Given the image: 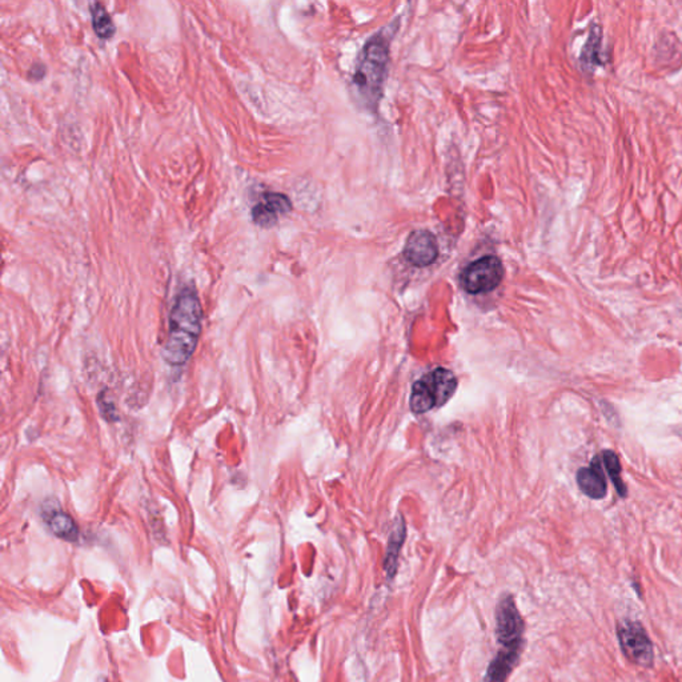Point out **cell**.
I'll use <instances>...</instances> for the list:
<instances>
[{"instance_id": "1", "label": "cell", "mask_w": 682, "mask_h": 682, "mask_svg": "<svg viewBox=\"0 0 682 682\" xmlns=\"http://www.w3.org/2000/svg\"><path fill=\"white\" fill-rule=\"evenodd\" d=\"M202 304L196 291L183 288L172 304L168 337L162 351L168 364L179 367L191 359L202 332Z\"/></svg>"}, {"instance_id": "2", "label": "cell", "mask_w": 682, "mask_h": 682, "mask_svg": "<svg viewBox=\"0 0 682 682\" xmlns=\"http://www.w3.org/2000/svg\"><path fill=\"white\" fill-rule=\"evenodd\" d=\"M389 63V41L384 34H376L369 39L359 55L352 78L360 102L376 111L382 100Z\"/></svg>"}, {"instance_id": "3", "label": "cell", "mask_w": 682, "mask_h": 682, "mask_svg": "<svg viewBox=\"0 0 682 682\" xmlns=\"http://www.w3.org/2000/svg\"><path fill=\"white\" fill-rule=\"evenodd\" d=\"M457 388V379L450 369L437 368L415 382L410 395V410L415 413L444 405Z\"/></svg>"}, {"instance_id": "4", "label": "cell", "mask_w": 682, "mask_h": 682, "mask_svg": "<svg viewBox=\"0 0 682 682\" xmlns=\"http://www.w3.org/2000/svg\"><path fill=\"white\" fill-rule=\"evenodd\" d=\"M496 637L500 652L521 655L524 645V620L516 601L506 594L496 608Z\"/></svg>"}, {"instance_id": "5", "label": "cell", "mask_w": 682, "mask_h": 682, "mask_svg": "<svg viewBox=\"0 0 682 682\" xmlns=\"http://www.w3.org/2000/svg\"><path fill=\"white\" fill-rule=\"evenodd\" d=\"M617 639L622 653L630 662L641 668L653 667V643L641 622L625 620L617 624Z\"/></svg>"}, {"instance_id": "6", "label": "cell", "mask_w": 682, "mask_h": 682, "mask_svg": "<svg viewBox=\"0 0 682 682\" xmlns=\"http://www.w3.org/2000/svg\"><path fill=\"white\" fill-rule=\"evenodd\" d=\"M504 279V267L497 256L488 255L471 263L461 273V284L468 293L491 292Z\"/></svg>"}, {"instance_id": "7", "label": "cell", "mask_w": 682, "mask_h": 682, "mask_svg": "<svg viewBox=\"0 0 682 682\" xmlns=\"http://www.w3.org/2000/svg\"><path fill=\"white\" fill-rule=\"evenodd\" d=\"M292 209V203L287 195L279 192L263 193L259 203L252 208V220L263 228H271L277 224L279 218L287 215Z\"/></svg>"}, {"instance_id": "8", "label": "cell", "mask_w": 682, "mask_h": 682, "mask_svg": "<svg viewBox=\"0 0 682 682\" xmlns=\"http://www.w3.org/2000/svg\"><path fill=\"white\" fill-rule=\"evenodd\" d=\"M404 256L415 267L433 264L438 256V243L435 235L426 230L413 231L405 242Z\"/></svg>"}, {"instance_id": "9", "label": "cell", "mask_w": 682, "mask_h": 682, "mask_svg": "<svg viewBox=\"0 0 682 682\" xmlns=\"http://www.w3.org/2000/svg\"><path fill=\"white\" fill-rule=\"evenodd\" d=\"M41 516L48 527V529L54 533L56 537L66 540V541H76L79 537V531L75 521L71 516L62 510L60 505L55 499H50L44 501L41 508Z\"/></svg>"}, {"instance_id": "10", "label": "cell", "mask_w": 682, "mask_h": 682, "mask_svg": "<svg viewBox=\"0 0 682 682\" xmlns=\"http://www.w3.org/2000/svg\"><path fill=\"white\" fill-rule=\"evenodd\" d=\"M577 484L580 489L587 494V497L601 500L606 496L608 485L605 476L601 471V457H594L592 464L587 468H581L577 472Z\"/></svg>"}, {"instance_id": "11", "label": "cell", "mask_w": 682, "mask_h": 682, "mask_svg": "<svg viewBox=\"0 0 682 682\" xmlns=\"http://www.w3.org/2000/svg\"><path fill=\"white\" fill-rule=\"evenodd\" d=\"M404 538H405V524H404V520L401 519V516H400V519H397L394 528H392V532L389 534L388 550H387V556H385V561H384V569L387 572L388 578H391V580L397 573V561H398V555H400L401 545L404 543Z\"/></svg>"}, {"instance_id": "12", "label": "cell", "mask_w": 682, "mask_h": 682, "mask_svg": "<svg viewBox=\"0 0 682 682\" xmlns=\"http://www.w3.org/2000/svg\"><path fill=\"white\" fill-rule=\"evenodd\" d=\"M520 655L506 652H497L487 669L485 682H506L513 669L519 664Z\"/></svg>"}, {"instance_id": "13", "label": "cell", "mask_w": 682, "mask_h": 682, "mask_svg": "<svg viewBox=\"0 0 682 682\" xmlns=\"http://www.w3.org/2000/svg\"><path fill=\"white\" fill-rule=\"evenodd\" d=\"M580 62L584 69L587 71L596 69L597 66H602L604 60L601 59V32L600 28L593 26L587 43L581 51Z\"/></svg>"}, {"instance_id": "14", "label": "cell", "mask_w": 682, "mask_h": 682, "mask_svg": "<svg viewBox=\"0 0 682 682\" xmlns=\"http://www.w3.org/2000/svg\"><path fill=\"white\" fill-rule=\"evenodd\" d=\"M90 10L92 18V27L96 35L100 39L109 41L115 35V25L112 22L111 15L107 13V10L102 3H92Z\"/></svg>"}, {"instance_id": "15", "label": "cell", "mask_w": 682, "mask_h": 682, "mask_svg": "<svg viewBox=\"0 0 682 682\" xmlns=\"http://www.w3.org/2000/svg\"><path fill=\"white\" fill-rule=\"evenodd\" d=\"M601 461H602V464L605 465V469L609 475V478L613 482V485L617 492L620 493V496L625 497L627 496V487H625L622 478H621V464H620L618 456L614 453L613 450H604L602 456H601Z\"/></svg>"}, {"instance_id": "16", "label": "cell", "mask_w": 682, "mask_h": 682, "mask_svg": "<svg viewBox=\"0 0 682 682\" xmlns=\"http://www.w3.org/2000/svg\"><path fill=\"white\" fill-rule=\"evenodd\" d=\"M44 74H46V67H44V66H41V64H34V66L31 67V69H29V72H28L29 79H32V81H35V82H38V81L43 79V78H44Z\"/></svg>"}]
</instances>
